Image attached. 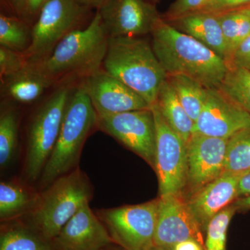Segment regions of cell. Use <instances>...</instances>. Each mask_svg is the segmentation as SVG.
Wrapping results in <instances>:
<instances>
[{"instance_id": "23", "label": "cell", "mask_w": 250, "mask_h": 250, "mask_svg": "<svg viewBox=\"0 0 250 250\" xmlns=\"http://www.w3.org/2000/svg\"><path fill=\"white\" fill-rule=\"evenodd\" d=\"M167 80L186 111L195 123L205 104L208 88L198 81L184 75H167Z\"/></svg>"}, {"instance_id": "26", "label": "cell", "mask_w": 250, "mask_h": 250, "mask_svg": "<svg viewBox=\"0 0 250 250\" xmlns=\"http://www.w3.org/2000/svg\"><path fill=\"white\" fill-rule=\"evenodd\" d=\"M250 172V126L229 139L224 172L247 174Z\"/></svg>"}, {"instance_id": "33", "label": "cell", "mask_w": 250, "mask_h": 250, "mask_svg": "<svg viewBox=\"0 0 250 250\" xmlns=\"http://www.w3.org/2000/svg\"><path fill=\"white\" fill-rule=\"evenodd\" d=\"M250 6V0H212L201 11L222 14Z\"/></svg>"}, {"instance_id": "3", "label": "cell", "mask_w": 250, "mask_h": 250, "mask_svg": "<svg viewBox=\"0 0 250 250\" xmlns=\"http://www.w3.org/2000/svg\"><path fill=\"white\" fill-rule=\"evenodd\" d=\"M103 65L108 75L134 90L151 106L167 79L152 45L140 37L109 38Z\"/></svg>"}, {"instance_id": "38", "label": "cell", "mask_w": 250, "mask_h": 250, "mask_svg": "<svg viewBox=\"0 0 250 250\" xmlns=\"http://www.w3.org/2000/svg\"><path fill=\"white\" fill-rule=\"evenodd\" d=\"M75 1L85 7L96 8L99 9L107 1V0H75Z\"/></svg>"}, {"instance_id": "21", "label": "cell", "mask_w": 250, "mask_h": 250, "mask_svg": "<svg viewBox=\"0 0 250 250\" xmlns=\"http://www.w3.org/2000/svg\"><path fill=\"white\" fill-rule=\"evenodd\" d=\"M156 104L166 122L187 143L193 134L195 122L186 111L167 79L161 85Z\"/></svg>"}, {"instance_id": "15", "label": "cell", "mask_w": 250, "mask_h": 250, "mask_svg": "<svg viewBox=\"0 0 250 250\" xmlns=\"http://www.w3.org/2000/svg\"><path fill=\"white\" fill-rule=\"evenodd\" d=\"M80 86L98 116L152 107L139 94L104 70H98L83 79Z\"/></svg>"}, {"instance_id": "24", "label": "cell", "mask_w": 250, "mask_h": 250, "mask_svg": "<svg viewBox=\"0 0 250 250\" xmlns=\"http://www.w3.org/2000/svg\"><path fill=\"white\" fill-rule=\"evenodd\" d=\"M217 15L226 45L229 65L235 51L250 34V18L239 10Z\"/></svg>"}, {"instance_id": "13", "label": "cell", "mask_w": 250, "mask_h": 250, "mask_svg": "<svg viewBox=\"0 0 250 250\" xmlns=\"http://www.w3.org/2000/svg\"><path fill=\"white\" fill-rule=\"evenodd\" d=\"M108 37H139L152 34L161 19L144 0H107L98 9Z\"/></svg>"}, {"instance_id": "34", "label": "cell", "mask_w": 250, "mask_h": 250, "mask_svg": "<svg viewBox=\"0 0 250 250\" xmlns=\"http://www.w3.org/2000/svg\"><path fill=\"white\" fill-rule=\"evenodd\" d=\"M229 67L250 70V34L235 51Z\"/></svg>"}, {"instance_id": "35", "label": "cell", "mask_w": 250, "mask_h": 250, "mask_svg": "<svg viewBox=\"0 0 250 250\" xmlns=\"http://www.w3.org/2000/svg\"><path fill=\"white\" fill-rule=\"evenodd\" d=\"M238 198L250 196V172L243 175L240 179L238 187Z\"/></svg>"}, {"instance_id": "14", "label": "cell", "mask_w": 250, "mask_h": 250, "mask_svg": "<svg viewBox=\"0 0 250 250\" xmlns=\"http://www.w3.org/2000/svg\"><path fill=\"white\" fill-rule=\"evenodd\" d=\"M250 126V115L220 88H208L205 104L195 123L194 132L229 139ZM193 132V133H194Z\"/></svg>"}, {"instance_id": "40", "label": "cell", "mask_w": 250, "mask_h": 250, "mask_svg": "<svg viewBox=\"0 0 250 250\" xmlns=\"http://www.w3.org/2000/svg\"><path fill=\"white\" fill-rule=\"evenodd\" d=\"M239 11H241L243 14L247 15V16L250 18V6H248V7L243 8V9H239Z\"/></svg>"}, {"instance_id": "28", "label": "cell", "mask_w": 250, "mask_h": 250, "mask_svg": "<svg viewBox=\"0 0 250 250\" xmlns=\"http://www.w3.org/2000/svg\"><path fill=\"white\" fill-rule=\"evenodd\" d=\"M219 88L250 115V70L230 67Z\"/></svg>"}, {"instance_id": "41", "label": "cell", "mask_w": 250, "mask_h": 250, "mask_svg": "<svg viewBox=\"0 0 250 250\" xmlns=\"http://www.w3.org/2000/svg\"><path fill=\"white\" fill-rule=\"evenodd\" d=\"M147 250H168L165 249V248H161V247L156 246V245H153L150 248H148Z\"/></svg>"}, {"instance_id": "25", "label": "cell", "mask_w": 250, "mask_h": 250, "mask_svg": "<svg viewBox=\"0 0 250 250\" xmlns=\"http://www.w3.org/2000/svg\"><path fill=\"white\" fill-rule=\"evenodd\" d=\"M18 114L14 107L1 105L0 114V166L4 169L12 162L18 151Z\"/></svg>"}, {"instance_id": "17", "label": "cell", "mask_w": 250, "mask_h": 250, "mask_svg": "<svg viewBox=\"0 0 250 250\" xmlns=\"http://www.w3.org/2000/svg\"><path fill=\"white\" fill-rule=\"evenodd\" d=\"M245 174L223 172L186 200L205 234L211 219L238 198V183Z\"/></svg>"}, {"instance_id": "16", "label": "cell", "mask_w": 250, "mask_h": 250, "mask_svg": "<svg viewBox=\"0 0 250 250\" xmlns=\"http://www.w3.org/2000/svg\"><path fill=\"white\" fill-rule=\"evenodd\" d=\"M52 243L54 250H100L113 242L88 204L64 225Z\"/></svg>"}, {"instance_id": "10", "label": "cell", "mask_w": 250, "mask_h": 250, "mask_svg": "<svg viewBox=\"0 0 250 250\" xmlns=\"http://www.w3.org/2000/svg\"><path fill=\"white\" fill-rule=\"evenodd\" d=\"M97 127L155 166L156 127L151 108L98 116Z\"/></svg>"}, {"instance_id": "2", "label": "cell", "mask_w": 250, "mask_h": 250, "mask_svg": "<svg viewBox=\"0 0 250 250\" xmlns=\"http://www.w3.org/2000/svg\"><path fill=\"white\" fill-rule=\"evenodd\" d=\"M108 39L98 11L85 29L69 33L47 57L29 63L53 84L77 77L84 79L103 65Z\"/></svg>"}, {"instance_id": "36", "label": "cell", "mask_w": 250, "mask_h": 250, "mask_svg": "<svg viewBox=\"0 0 250 250\" xmlns=\"http://www.w3.org/2000/svg\"><path fill=\"white\" fill-rule=\"evenodd\" d=\"M174 250H205L197 241L193 240H187L180 242L174 247Z\"/></svg>"}, {"instance_id": "5", "label": "cell", "mask_w": 250, "mask_h": 250, "mask_svg": "<svg viewBox=\"0 0 250 250\" xmlns=\"http://www.w3.org/2000/svg\"><path fill=\"white\" fill-rule=\"evenodd\" d=\"M97 125L98 114L80 86L70 94L58 139L39 178L42 188L78 167L85 141Z\"/></svg>"}, {"instance_id": "7", "label": "cell", "mask_w": 250, "mask_h": 250, "mask_svg": "<svg viewBox=\"0 0 250 250\" xmlns=\"http://www.w3.org/2000/svg\"><path fill=\"white\" fill-rule=\"evenodd\" d=\"M159 198L135 205L102 208L95 213L113 243L124 250H147L154 244Z\"/></svg>"}, {"instance_id": "44", "label": "cell", "mask_w": 250, "mask_h": 250, "mask_svg": "<svg viewBox=\"0 0 250 250\" xmlns=\"http://www.w3.org/2000/svg\"><path fill=\"white\" fill-rule=\"evenodd\" d=\"M152 1H158V0H152Z\"/></svg>"}, {"instance_id": "6", "label": "cell", "mask_w": 250, "mask_h": 250, "mask_svg": "<svg viewBox=\"0 0 250 250\" xmlns=\"http://www.w3.org/2000/svg\"><path fill=\"white\" fill-rule=\"evenodd\" d=\"M70 88H59L42 104L33 116L27 133L24 174L28 182L40 178L53 152L70 98Z\"/></svg>"}, {"instance_id": "1", "label": "cell", "mask_w": 250, "mask_h": 250, "mask_svg": "<svg viewBox=\"0 0 250 250\" xmlns=\"http://www.w3.org/2000/svg\"><path fill=\"white\" fill-rule=\"evenodd\" d=\"M152 48L167 75H184L207 88H219L228 62L196 39L161 19L153 29Z\"/></svg>"}, {"instance_id": "22", "label": "cell", "mask_w": 250, "mask_h": 250, "mask_svg": "<svg viewBox=\"0 0 250 250\" xmlns=\"http://www.w3.org/2000/svg\"><path fill=\"white\" fill-rule=\"evenodd\" d=\"M39 194L15 182L0 184V220L1 223L18 220L27 215L34 208Z\"/></svg>"}, {"instance_id": "37", "label": "cell", "mask_w": 250, "mask_h": 250, "mask_svg": "<svg viewBox=\"0 0 250 250\" xmlns=\"http://www.w3.org/2000/svg\"><path fill=\"white\" fill-rule=\"evenodd\" d=\"M233 205L236 207L238 211H248L250 210V196L239 197Z\"/></svg>"}, {"instance_id": "19", "label": "cell", "mask_w": 250, "mask_h": 250, "mask_svg": "<svg viewBox=\"0 0 250 250\" xmlns=\"http://www.w3.org/2000/svg\"><path fill=\"white\" fill-rule=\"evenodd\" d=\"M53 83L28 62L21 71L1 79V95L21 103L38 100Z\"/></svg>"}, {"instance_id": "9", "label": "cell", "mask_w": 250, "mask_h": 250, "mask_svg": "<svg viewBox=\"0 0 250 250\" xmlns=\"http://www.w3.org/2000/svg\"><path fill=\"white\" fill-rule=\"evenodd\" d=\"M156 127L154 171L159 196L182 194L187 172V143L166 122L157 104L152 106Z\"/></svg>"}, {"instance_id": "12", "label": "cell", "mask_w": 250, "mask_h": 250, "mask_svg": "<svg viewBox=\"0 0 250 250\" xmlns=\"http://www.w3.org/2000/svg\"><path fill=\"white\" fill-rule=\"evenodd\" d=\"M154 243L174 250L180 242L193 240L205 249V233L193 216L182 194L159 196Z\"/></svg>"}, {"instance_id": "29", "label": "cell", "mask_w": 250, "mask_h": 250, "mask_svg": "<svg viewBox=\"0 0 250 250\" xmlns=\"http://www.w3.org/2000/svg\"><path fill=\"white\" fill-rule=\"evenodd\" d=\"M236 212L231 204L211 219L205 233V250H227L229 225Z\"/></svg>"}, {"instance_id": "39", "label": "cell", "mask_w": 250, "mask_h": 250, "mask_svg": "<svg viewBox=\"0 0 250 250\" xmlns=\"http://www.w3.org/2000/svg\"><path fill=\"white\" fill-rule=\"evenodd\" d=\"M100 250H124L121 247L118 246V245L115 244V243H111V244L108 245V246L104 247Z\"/></svg>"}, {"instance_id": "42", "label": "cell", "mask_w": 250, "mask_h": 250, "mask_svg": "<svg viewBox=\"0 0 250 250\" xmlns=\"http://www.w3.org/2000/svg\"><path fill=\"white\" fill-rule=\"evenodd\" d=\"M10 3V4L11 5V6H13V8L15 7V6H16V2H17V0H7Z\"/></svg>"}, {"instance_id": "11", "label": "cell", "mask_w": 250, "mask_h": 250, "mask_svg": "<svg viewBox=\"0 0 250 250\" xmlns=\"http://www.w3.org/2000/svg\"><path fill=\"white\" fill-rule=\"evenodd\" d=\"M228 141L192 134L187 143V180L182 192L185 200L223 173Z\"/></svg>"}, {"instance_id": "4", "label": "cell", "mask_w": 250, "mask_h": 250, "mask_svg": "<svg viewBox=\"0 0 250 250\" xmlns=\"http://www.w3.org/2000/svg\"><path fill=\"white\" fill-rule=\"evenodd\" d=\"M93 195L90 179L80 167L54 180L39 194L26 223L49 241L85 205Z\"/></svg>"}, {"instance_id": "43", "label": "cell", "mask_w": 250, "mask_h": 250, "mask_svg": "<svg viewBox=\"0 0 250 250\" xmlns=\"http://www.w3.org/2000/svg\"><path fill=\"white\" fill-rule=\"evenodd\" d=\"M212 1V0H208V3L210 2V1Z\"/></svg>"}, {"instance_id": "18", "label": "cell", "mask_w": 250, "mask_h": 250, "mask_svg": "<svg viewBox=\"0 0 250 250\" xmlns=\"http://www.w3.org/2000/svg\"><path fill=\"white\" fill-rule=\"evenodd\" d=\"M167 22L179 31L196 39L226 62V45L218 15L198 11Z\"/></svg>"}, {"instance_id": "30", "label": "cell", "mask_w": 250, "mask_h": 250, "mask_svg": "<svg viewBox=\"0 0 250 250\" xmlns=\"http://www.w3.org/2000/svg\"><path fill=\"white\" fill-rule=\"evenodd\" d=\"M28 65L25 55L21 52L0 46V77L10 76Z\"/></svg>"}, {"instance_id": "31", "label": "cell", "mask_w": 250, "mask_h": 250, "mask_svg": "<svg viewBox=\"0 0 250 250\" xmlns=\"http://www.w3.org/2000/svg\"><path fill=\"white\" fill-rule=\"evenodd\" d=\"M207 4L208 0H176L166 13V19L170 21L186 15L201 11Z\"/></svg>"}, {"instance_id": "27", "label": "cell", "mask_w": 250, "mask_h": 250, "mask_svg": "<svg viewBox=\"0 0 250 250\" xmlns=\"http://www.w3.org/2000/svg\"><path fill=\"white\" fill-rule=\"evenodd\" d=\"M31 43V28L20 18L0 16V46L24 54Z\"/></svg>"}, {"instance_id": "32", "label": "cell", "mask_w": 250, "mask_h": 250, "mask_svg": "<svg viewBox=\"0 0 250 250\" xmlns=\"http://www.w3.org/2000/svg\"><path fill=\"white\" fill-rule=\"evenodd\" d=\"M48 0H17L14 10L18 17L27 23L32 22L39 16L41 9Z\"/></svg>"}, {"instance_id": "8", "label": "cell", "mask_w": 250, "mask_h": 250, "mask_svg": "<svg viewBox=\"0 0 250 250\" xmlns=\"http://www.w3.org/2000/svg\"><path fill=\"white\" fill-rule=\"evenodd\" d=\"M88 8L75 0H48L31 27V43L24 53L28 62L42 60L69 33L75 30Z\"/></svg>"}, {"instance_id": "20", "label": "cell", "mask_w": 250, "mask_h": 250, "mask_svg": "<svg viewBox=\"0 0 250 250\" xmlns=\"http://www.w3.org/2000/svg\"><path fill=\"white\" fill-rule=\"evenodd\" d=\"M0 250H54L52 241L46 239L26 222L1 223Z\"/></svg>"}]
</instances>
